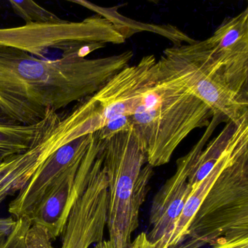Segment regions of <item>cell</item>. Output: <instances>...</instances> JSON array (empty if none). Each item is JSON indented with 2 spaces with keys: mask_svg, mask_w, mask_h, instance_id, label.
<instances>
[{
  "mask_svg": "<svg viewBox=\"0 0 248 248\" xmlns=\"http://www.w3.org/2000/svg\"><path fill=\"white\" fill-rule=\"evenodd\" d=\"M133 53L97 59L69 56L47 61L14 48H0V117L35 124L101 89L129 66Z\"/></svg>",
  "mask_w": 248,
  "mask_h": 248,
  "instance_id": "cell-1",
  "label": "cell"
},
{
  "mask_svg": "<svg viewBox=\"0 0 248 248\" xmlns=\"http://www.w3.org/2000/svg\"><path fill=\"white\" fill-rule=\"evenodd\" d=\"M213 113L159 59L130 120L148 164L155 168L168 164L193 130L206 128Z\"/></svg>",
  "mask_w": 248,
  "mask_h": 248,
  "instance_id": "cell-2",
  "label": "cell"
},
{
  "mask_svg": "<svg viewBox=\"0 0 248 248\" xmlns=\"http://www.w3.org/2000/svg\"><path fill=\"white\" fill-rule=\"evenodd\" d=\"M101 140L108 180V241L113 248H128L139 227L140 207L150 191L154 168L148 164L133 129Z\"/></svg>",
  "mask_w": 248,
  "mask_h": 248,
  "instance_id": "cell-3",
  "label": "cell"
},
{
  "mask_svg": "<svg viewBox=\"0 0 248 248\" xmlns=\"http://www.w3.org/2000/svg\"><path fill=\"white\" fill-rule=\"evenodd\" d=\"M248 234V149L223 170L194 215L182 240L170 248H200Z\"/></svg>",
  "mask_w": 248,
  "mask_h": 248,
  "instance_id": "cell-4",
  "label": "cell"
},
{
  "mask_svg": "<svg viewBox=\"0 0 248 248\" xmlns=\"http://www.w3.org/2000/svg\"><path fill=\"white\" fill-rule=\"evenodd\" d=\"M161 60L199 99L239 124L248 117V98L231 89L216 69L204 40L174 46Z\"/></svg>",
  "mask_w": 248,
  "mask_h": 248,
  "instance_id": "cell-5",
  "label": "cell"
},
{
  "mask_svg": "<svg viewBox=\"0 0 248 248\" xmlns=\"http://www.w3.org/2000/svg\"><path fill=\"white\" fill-rule=\"evenodd\" d=\"M97 132L92 111L82 100L66 112L38 143L20 155L0 162V204L19 192L41 165L69 142Z\"/></svg>",
  "mask_w": 248,
  "mask_h": 248,
  "instance_id": "cell-6",
  "label": "cell"
},
{
  "mask_svg": "<svg viewBox=\"0 0 248 248\" xmlns=\"http://www.w3.org/2000/svg\"><path fill=\"white\" fill-rule=\"evenodd\" d=\"M224 122L227 123V119L214 111L202 136L186 155L177 160L175 173L167 180L154 197L149 216L150 232L147 234L151 242L160 241L168 248L177 220L192 191L188 181L189 175L212 135L217 126Z\"/></svg>",
  "mask_w": 248,
  "mask_h": 248,
  "instance_id": "cell-7",
  "label": "cell"
},
{
  "mask_svg": "<svg viewBox=\"0 0 248 248\" xmlns=\"http://www.w3.org/2000/svg\"><path fill=\"white\" fill-rule=\"evenodd\" d=\"M100 146L101 140L93 133L83 159L59 178L30 217L31 226L46 231L50 240L63 235L74 204L89 184Z\"/></svg>",
  "mask_w": 248,
  "mask_h": 248,
  "instance_id": "cell-8",
  "label": "cell"
},
{
  "mask_svg": "<svg viewBox=\"0 0 248 248\" xmlns=\"http://www.w3.org/2000/svg\"><path fill=\"white\" fill-rule=\"evenodd\" d=\"M107 202L108 180L101 145L89 184L71 210L62 248H89L104 240Z\"/></svg>",
  "mask_w": 248,
  "mask_h": 248,
  "instance_id": "cell-9",
  "label": "cell"
},
{
  "mask_svg": "<svg viewBox=\"0 0 248 248\" xmlns=\"http://www.w3.org/2000/svg\"><path fill=\"white\" fill-rule=\"evenodd\" d=\"M204 42L228 86L248 98V8L225 18Z\"/></svg>",
  "mask_w": 248,
  "mask_h": 248,
  "instance_id": "cell-10",
  "label": "cell"
},
{
  "mask_svg": "<svg viewBox=\"0 0 248 248\" xmlns=\"http://www.w3.org/2000/svg\"><path fill=\"white\" fill-rule=\"evenodd\" d=\"M93 134L78 138L62 146L41 165L10 203L8 211L14 218L30 219L37 206L59 178L83 159L89 149Z\"/></svg>",
  "mask_w": 248,
  "mask_h": 248,
  "instance_id": "cell-11",
  "label": "cell"
},
{
  "mask_svg": "<svg viewBox=\"0 0 248 248\" xmlns=\"http://www.w3.org/2000/svg\"><path fill=\"white\" fill-rule=\"evenodd\" d=\"M61 115L62 113L51 112L40 123L31 124L0 117V162L35 146L58 123Z\"/></svg>",
  "mask_w": 248,
  "mask_h": 248,
  "instance_id": "cell-12",
  "label": "cell"
},
{
  "mask_svg": "<svg viewBox=\"0 0 248 248\" xmlns=\"http://www.w3.org/2000/svg\"><path fill=\"white\" fill-rule=\"evenodd\" d=\"M13 11L24 20L25 24H53L63 21L58 16L30 0L9 2Z\"/></svg>",
  "mask_w": 248,
  "mask_h": 248,
  "instance_id": "cell-13",
  "label": "cell"
},
{
  "mask_svg": "<svg viewBox=\"0 0 248 248\" xmlns=\"http://www.w3.org/2000/svg\"><path fill=\"white\" fill-rule=\"evenodd\" d=\"M31 223L27 217L16 220V225L12 233L0 244V248H30L29 232Z\"/></svg>",
  "mask_w": 248,
  "mask_h": 248,
  "instance_id": "cell-14",
  "label": "cell"
},
{
  "mask_svg": "<svg viewBox=\"0 0 248 248\" xmlns=\"http://www.w3.org/2000/svg\"><path fill=\"white\" fill-rule=\"evenodd\" d=\"M132 129L130 117L123 116L110 122L105 127L95 133L100 140H107L115 136L117 133L127 131Z\"/></svg>",
  "mask_w": 248,
  "mask_h": 248,
  "instance_id": "cell-15",
  "label": "cell"
},
{
  "mask_svg": "<svg viewBox=\"0 0 248 248\" xmlns=\"http://www.w3.org/2000/svg\"><path fill=\"white\" fill-rule=\"evenodd\" d=\"M212 246V248H248V234L223 238Z\"/></svg>",
  "mask_w": 248,
  "mask_h": 248,
  "instance_id": "cell-16",
  "label": "cell"
},
{
  "mask_svg": "<svg viewBox=\"0 0 248 248\" xmlns=\"http://www.w3.org/2000/svg\"><path fill=\"white\" fill-rule=\"evenodd\" d=\"M128 248H168L162 242H152L148 239L147 233H140L130 244Z\"/></svg>",
  "mask_w": 248,
  "mask_h": 248,
  "instance_id": "cell-17",
  "label": "cell"
},
{
  "mask_svg": "<svg viewBox=\"0 0 248 248\" xmlns=\"http://www.w3.org/2000/svg\"><path fill=\"white\" fill-rule=\"evenodd\" d=\"M16 225V220L13 217H0V244L12 233Z\"/></svg>",
  "mask_w": 248,
  "mask_h": 248,
  "instance_id": "cell-18",
  "label": "cell"
}]
</instances>
